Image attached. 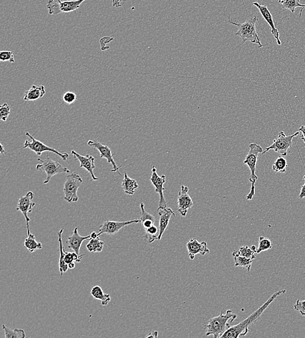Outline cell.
I'll return each instance as SVG.
<instances>
[{
	"label": "cell",
	"instance_id": "1",
	"mask_svg": "<svg viewBox=\"0 0 305 338\" xmlns=\"http://www.w3.org/2000/svg\"><path fill=\"white\" fill-rule=\"evenodd\" d=\"M286 289L280 290V291L276 292L274 295L272 296L257 311L253 312L250 316L246 318L244 321H241L240 323L237 324L234 326H231L228 331L225 333L224 335L221 337L223 338H238L240 337H245L247 335L249 331V327L250 326L254 324L255 322L258 321L260 319L262 314L266 311L271 305L277 297L282 295L286 293Z\"/></svg>",
	"mask_w": 305,
	"mask_h": 338
},
{
	"label": "cell",
	"instance_id": "2",
	"mask_svg": "<svg viewBox=\"0 0 305 338\" xmlns=\"http://www.w3.org/2000/svg\"><path fill=\"white\" fill-rule=\"evenodd\" d=\"M221 311L220 315L209 320L208 325L204 326L206 337L213 336L215 338H221L231 327L229 321L232 323L237 318L236 314L233 313L230 310H228L225 313Z\"/></svg>",
	"mask_w": 305,
	"mask_h": 338
},
{
	"label": "cell",
	"instance_id": "3",
	"mask_svg": "<svg viewBox=\"0 0 305 338\" xmlns=\"http://www.w3.org/2000/svg\"><path fill=\"white\" fill-rule=\"evenodd\" d=\"M257 21H258V18L256 16L249 18L245 23L241 24L233 22L230 17H229V23L238 26V30L235 33V35L242 38L243 44L249 41L251 43L257 44L259 48H262L264 45L261 43L260 37L257 33L256 27Z\"/></svg>",
	"mask_w": 305,
	"mask_h": 338
},
{
	"label": "cell",
	"instance_id": "4",
	"mask_svg": "<svg viewBox=\"0 0 305 338\" xmlns=\"http://www.w3.org/2000/svg\"><path fill=\"white\" fill-rule=\"evenodd\" d=\"M263 151L262 147L258 144L251 143L249 145V151L244 161L251 171L249 181L251 183V189L250 193L247 196V200H252L255 195V183L258 180V177L256 175L257 159L259 154H262Z\"/></svg>",
	"mask_w": 305,
	"mask_h": 338
},
{
	"label": "cell",
	"instance_id": "5",
	"mask_svg": "<svg viewBox=\"0 0 305 338\" xmlns=\"http://www.w3.org/2000/svg\"><path fill=\"white\" fill-rule=\"evenodd\" d=\"M82 183L83 180L78 174L72 173L68 175L63 186L64 199L69 203L78 201L77 191Z\"/></svg>",
	"mask_w": 305,
	"mask_h": 338
},
{
	"label": "cell",
	"instance_id": "6",
	"mask_svg": "<svg viewBox=\"0 0 305 338\" xmlns=\"http://www.w3.org/2000/svg\"><path fill=\"white\" fill-rule=\"evenodd\" d=\"M86 0H49L47 7L51 15H59L61 13H70L78 9L81 4Z\"/></svg>",
	"mask_w": 305,
	"mask_h": 338
},
{
	"label": "cell",
	"instance_id": "7",
	"mask_svg": "<svg viewBox=\"0 0 305 338\" xmlns=\"http://www.w3.org/2000/svg\"><path fill=\"white\" fill-rule=\"evenodd\" d=\"M37 159L41 163L36 166V169L44 171L47 174V179L44 181L45 184L49 183L51 178L57 174L69 173L71 172L67 167L61 165L58 162L51 159L49 155H48L45 159H42L41 158H37Z\"/></svg>",
	"mask_w": 305,
	"mask_h": 338
},
{
	"label": "cell",
	"instance_id": "8",
	"mask_svg": "<svg viewBox=\"0 0 305 338\" xmlns=\"http://www.w3.org/2000/svg\"><path fill=\"white\" fill-rule=\"evenodd\" d=\"M300 132L298 131L292 135H286L284 131H281L279 133L278 137L274 140L272 145L269 146L263 151L262 155H264L267 152L274 151L282 156H286L288 155V149L292 147L293 145V139L300 135Z\"/></svg>",
	"mask_w": 305,
	"mask_h": 338
},
{
	"label": "cell",
	"instance_id": "9",
	"mask_svg": "<svg viewBox=\"0 0 305 338\" xmlns=\"http://www.w3.org/2000/svg\"><path fill=\"white\" fill-rule=\"evenodd\" d=\"M25 135L30 138L31 141L30 142L28 140H26L25 141V145H24L23 149H29L32 151H33L38 156H41L42 154L45 153V152L53 153L55 154V155H58L63 161H67L68 158L69 157V154L59 153L56 149L50 147L49 146L45 145V144L42 143L41 141H39V140L35 139L29 132H26Z\"/></svg>",
	"mask_w": 305,
	"mask_h": 338
},
{
	"label": "cell",
	"instance_id": "10",
	"mask_svg": "<svg viewBox=\"0 0 305 338\" xmlns=\"http://www.w3.org/2000/svg\"><path fill=\"white\" fill-rule=\"evenodd\" d=\"M34 197H35V195L33 192H28L26 195L20 198L17 208V211H21V213L25 216V222H26L27 235H28L31 234L30 229H29L30 218L29 217L28 213L33 211V207L36 205L35 203L32 202Z\"/></svg>",
	"mask_w": 305,
	"mask_h": 338
},
{
	"label": "cell",
	"instance_id": "11",
	"mask_svg": "<svg viewBox=\"0 0 305 338\" xmlns=\"http://www.w3.org/2000/svg\"><path fill=\"white\" fill-rule=\"evenodd\" d=\"M151 182L155 187V191L159 195V207L157 209L167 208V203L163 194L165 190L163 185L166 182V177L165 175L161 176V177L159 176L157 173V169L155 166L152 167Z\"/></svg>",
	"mask_w": 305,
	"mask_h": 338
},
{
	"label": "cell",
	"instance_id": "12",
	"mask_svg": "<svg viewBox=\"0 0 305 338\" xmlns=\"http://www.w3.org/2000/svg\"><path fill=\"white\" fill-rule=\"evenodd\" d=\"M141 220H132V221L118 222L107 221L102 224L99 227V235L105 234L109 235H115L123 229L124 227L131 224L140 223Z\"/></svg>",
	"mask_w": 305,
	"mask_h": 338
},
{
	"label": "cell",
	"instance_id": "13",
	"mask_svg": "<svg viewBox=\"0 0 305 338\" xmlns=\"http://www.w3.org/2000/svg\"><path fill=\"white\" fill-rule=\"evenodd\" d=\"M87 145L90 147L98 150L100 154H101V158L102 159L105 158L109 163H111L112 165L113 169L111 170V172H113V173L119 172L121 167H119L117 163H115V160L113 159L112 151H111V149L108 146L103 145V144L100 143L99 141H93V140H89Z\"/></svg>",
	"mask_w": 305,
	"mask_h": 338
},
{
	"label": "cell",
	"instance_id": "14",
	"mask_svg": "<svg viewBox=\"0 0 305 338\" xmlns=\"http://www.w3.org/2000/svg\"><path fill=\"white\" fill-rule=\"evenodd\" d=\"M189 188L182 185L178 197V210L182 217L186 216L189 209L193 207V202L188 194Z\"/></svg>",
	"mask_w": 305,
	"mask_h": 338
},
{
	"label": "cell",
	"instance_id": "15",
	"mask_svg": "<svg viewBox=\"0 0 305 338\" xmlns=\"http://www.w3.org/2000/svg\"><path fill=\"white\" fill-rule=\"evenodd\" d=\"M253 5L256 6V7L258 8L259 11H260L261 15H262L265 21L270 25L271 29H272V33L273 35L274 36L275 39H276L277 45H282V43H281L280 40L279 32L276 26L275 25L274 19H273V16L272 13H270V10L267 7V6L262 5L261 4L259 3L258 2H253Z\"/></svg>",
	"mask_w": 305,
	"mask_h": 338
},
{
	"label": "cell",
	"instance_id": "16",
	"mask_svg": "<svg viewBox=\"0 0 305 338\" xmlns=\"http://www.w3.org/2000/svg\"><path fill=\"white\" fill-rule=\"evenodd\" d=\"M72 155L75 157L76 160L80 163V168L86 169L87 172L90 174L93 181H97L99 179L94 174V169H95V158L93 156L87 155L83 156L79 155L75 151H71Z\"/></svg>",
	"mask_w": 305,
	"mask_h": 338
},
{
	"label": "cell",
	"instance_id": "17",
	"mask_svg": "<svg viewBox=\"0 0 305 338\" xmlns=\"http://www.w3.org/2000/svg\"><path fill=\"white\" fill-rule=\"evenodd\" d=\"M187 249L188 251L189 259L191 260H194L195 255L198 254L204 256L210 253L206 242H199L195 238H192L187 242Z\"/></svg>",
	"mask_w": 305,
	"mask_h": 338
},
{
	"label": "cell",
	"instance_id": "18",
	"mask_svg": "<svg viewBox=\"0 0 305 338\" xmlns=\"http://www.w3.org/2000/svg\"><path fill=\"white\" fill-rule=\"evenodd\" d=\"M90 235L87 236H81L79 235L78 229L75 228L71 236L67 238L66 244L69 249L73 250L77 255H79L80 248L83 241L87 239H90Z\"/></svg>",
	"mask_w": 305,
	"mask_h": 338
},
{
	"label": "cell",
	"instance_id": "19",
	"mask_svg": "<svg viewBox=\"0 0 305 338\" xmlns=\"http://www.w3.org/2000/svg\"><path fill=\"white\" fill-rule=\"evenodd\" d=\"M157 212H158L159 216L158 240H161L163 234L166 231L167 226H168L169 221H170L171 216H175V211H173L170 208H161V209H157Z\"/></svg>",
	"mask_w": 305,
	"mask_h": 338
},
{
	"label": "cell",
	"instance_id": "20",
	"mask_svg": "<svg viewBox=\"0 0 305 338\" xmlns=\"http://www.w3.org/2000/svg\"><path fill=\"white\" fill-rule=\"evenodd\" d=\"M46 90L45 86L34 85L30 89L25 92L24 96L25 101H35L44 97L45 95Z\"/></svg>",
	"mask_w": 305,
	"mask_h": 338
},
{
	"label": "cell",
	"instance_id": "21",
	"mask_svg": "<svg viewBox=\"0 0 305 338\" xmlns=\"http://www.w3.org/2000/svg\"><path fill=\"white\" fill-rule=\"evenodd\" d=\"M64 232V228L61 229L60 231L57 233V236H58V241L59 244V250H60V257H59V271L61 273V277H63V274L67 271L69 269L67 263L65 261V248L63 245V233Z\"/></svg>",
	"mask_w": 305,
	"mask_h": 338
},
{
	"label": "cell",
	"instance_id": "22",
	"mask_svg": "<svg viewBox=\"0 0 305 338\" xmlns=\"http://www.w3.org/2000/svg\"><path fill=\"white\" fill-rule=\"evenodd\" d=\"M122 187L126 194L129 195H134L135 190L139 187L138 183L135 180L131 179L127 173H125L122 182Z\"/></svg>",
	"mask_w": 305,
	"mask_h": 338
},
{
	"label": "cell",
	"instance_id": "23",
	"mask_svg": "<svg viewBox=\"0 0 305 338\" xmlns=\"http://www.w3.org/2000/svg\"><path fill=\"white\" fill-rule=\"evenodd\" d=\"M91 294L95 299L101 301L102 305L103 306H107L111 301L110 295L104 293L101 286H93L91 289Z\"/></svg>",
	"mask_w": 305,
	"mask_h": 338
},
{
	"label": "cell",
	"instance_id": "24",
	"mask_svg": "<svg viewBox=\"0 0 305 338\" xmlns=\"http://www.w3.org/2000/svg\"><path fill=\"white\" fill-rule=\"evenodd\" d=\"M140 208L141 210L140 219L141 223H142L143 227L145 230L149 229V228L154 225L155 222L154 216L146 211V210L145 209L144 204L141 203Z\"/></svg>",
	"mask_w": 305,
	"mask_h": 338
},
{
	"label": "cell",
	"instance_id": "25",
	"mask_svg": "<svg viewBox=\"0 0 305 338\" xmlns=\"http://www.w3.org/2000/svg\"><path fill=\"white\" fill-rule=\"evenodd\" d=\"M300 1V0H279V3L282 4L283 9L290 10L292 13H294L297 7H302L300 14V17H302V11L305 8V5L301 3Z\"/></svg>",
	"mask_w": 305,
	"mask_h": 338
},
{
	"label": "cell",
	"instance_id": "26",
	"mask_svg": "<svg viewBox=\"0 0 305 338\" xmlns=\"http://www.w3.org/2000/svg\"><path fill=\"white\" fill-rule=\"evenodd\" d=\"M232 256L234 257L235 266L236 267H244L247 269L249 272L250 271L251 265H252L253 261V259L242 257V256L239 255L236 251L232 253Z\"/></svg>",
	"mask_w": 305,
	"mask_h": 338
},
{
	"label": "cell",
	"instance_id": "27",
	"mask_svg": "<svg viewBox=\"0 0 305 338\" xmlns=\"http://www.w3.org/2000/svg\"><path fill=\"white\" fill-rule=\"evenodd\" d=\"M25 247L30 253H33L37 250L43 249V246L41 243L37 241L35 236L31 233L28 235V237L25 239Z\"/></svg>",
	"mask_w": 305,
	"mask_h": 338
},
{
	"label": "cell",
	"instance_id": "28",
	"mask_svg": "<svg viewBox=\"0 0 305 338\" xmlns=\"http://www.w3.org/2000/svg\"><path fill=\"white\" fill-rule=\"evenodd\" d=\"M65 261L69 266V269H73L75 267V263H79L81 262V259L84 257L85 255L79 256L75 253H69V252L65 251Z\"/></svg>",
	"mask_w": 305,
	"mask_h": 338
},
{
	"label": "cell",
	"instance_id": "29",
	"mask_svg": "<svg viewBox=\"0 0 305 338\" xmlns=\"http://www.w3.org/2000/svg\"><path fill=\"white\" fill-rule=\"evenodd\" d=\"M103 247H104V243L101 241L100 237L96 239H90V241L86 245L87 250L90 253H101L102 251Z\"/></svg>",
	"mask_w": 305,
	"mask_h": 338
},
{
	"label": "cell",
	"instance_id": "30",
	"mask_svg": "<svg viewBox=\"0 0 305 338\" xmlns=\"http://www.w3.org/2000/svg\"><path fill=\"white\" fill-rule=\"evenodd\" d=\"M2 327L5 332V338H25L26 337V334L23 329L12 330L5 325H2Z\"/></svg>",
	"mask_w": 305,
	"mask_h": 338
},
{
	"label": "cell",
	"instance_id": "31",
	"mask_svg": "<svg viewBox=\"0 0 305 338\" xmlns=\"http://www.w3.org/2000/svg\"><path fill=\"white\" fill-rule=\"evenodd\" d=\"M288 167L287 160L282 156L277 157L274 163L273 164L272 169L276 173H284L286 172V168Z\"/></svg>",
	"mask_w": 305,
	"mask_h": 338
},
{
	"label": "cell",
	"instance_id": "32",
	"mask_svg": "<svg viewBox=\"0 0 305 338\" xmlns=\"http://www.w3.org/2000/svg\"><path fill=\"white\" fill-rule=\"evenodd\" d=\"M146 235H145V241L149 243H152L156 239H158L159 229L155 225L145 230Z\"/></svg>",
	"mask_w": 305,
	"mask_h": 338
},
{
	"label": "cell",
	"instance_id": "33",
	"mask_svg": "<svg viewBox=\"0 0 305 338\" xmlns=\"http://www.w3.org/2000/svg\"><path fill=\"white\" fill-rule=\"evenodd\" d=\"M273 243L269 238L260 237L259 238L258 247L256 249V253L260 254L263 251H268L272 249Z\"/></svg>",
	"mask_w": 305,
	"mask_h": 338
},
{
	"label": "cell",
	"instance_id": "34",
	"mask_svg": "<svg viewBox=\"0 0 305 338\" xmlns=\"http://www.w3.org/2000/svg\"><path fill=\"white\" fill-rule=\"evenodd\" d=\"M236 252L239 255L242 256V257H246L247 259L253 260L256 259V257H255L254 255V253H256V252H255L252 248L249 247L248 246H243V247H240L239 251Z\"/></svg>",
	"mask_w": 305,
	"mask_h": 338
},
{
	"label": "cell",
	"instance_id": "35",
	"mask_svg": "<svg viewBox=\"0 0 305 338\" xmlns=\"http://www.w3.org/2000/svg\"><path fill=\"white\" fill-rule=\"evenodd\" d=\"M11 114V107L7 103H4L0 106V119L2 121H7Z\"/></svg>",
	"mask_w": 305,
	"mask_h": 338
},
{
	"label": "cell",
	"instance_id": "36",
	"mask_svg": "<svg viewBox=\"0 0 305 338\" xmlns=\"http://www.w3.org/2000/svg\"><path fill=\"white\" fill-rule=\"evenodd\" d=\"M0 61L1 62L9 61L11 63H15V56L13 52L1 51L0 52Z\"/></svg>",
	"mask_w": 305,
	"mask_h": 338
},
{
	"label": "cell",
	"instance_id": "37",
	"mask_svg": "<svg viewBox=\"0 0 305 338\" xmlns=\"http://www.w3.org/2000/svg\"><path fill=\"white\" fill-rule=\"evenodd\" d=\"M77 99V96L75 93L71 91L66 92L63 96V101L64 103L68 104V105H71L75 103Z\"/></svg>",
	"mask_w": 305,
	"mask_h": 338
},
{
	"label": "cell",
	"instance_id": "38",
	"mask_svg": "<svg viewBox=\"0 0 305 338\" xmlns=\"http://www.w3.org/2000/svg\"><path fill=\"white\" fill-rule=\"evenodd\" d=\"M294 309L300 312V313L302 315L305 316V300L304 301H300L298 300L296 305H294Z\"/></svg>",
	"mask_w": 305,
	"mask_h": 338
},
{
	"label": "cell",
	"instance_id": "39",
	"mask_svg": "<svg viewBox=\"0 0 305 338\" xmlns=\"http://www.w3.org/2000/svg\"><path fill=\"white\" fill-rule=\"evenodd\" d=\"M112 40H113V37H105L102 38L101 41H100L102 51H106V50H108L109 47L106 46V44L111 43Z\"/></svg>",
	"mask_w": 305,
	"mask_h": 338
},
{
	"label": "cell",
	"instance_id": "40",
	"mask_svg": "<svg viewBox=\"0 0 305 338\" xmlns=\"http://www.w3.org/2000/svg\"><path fill=\"white\" fill-rule=\"evenodd\" d=\"M125 0H113V5L115 7H120Z\"/></svg>",
	"mask_w": 305,
	"mask_h": 338
},
{
	"label": "cell",
	"instance_id": "41",
	"mask_svg": "<svg viewBox=\"0 0 305 338\" xmlns=\"http://www.w3.org/2000/svg\"><path fill=\"white\" fill-rule=\"evenodd\" d=\"M304 185L302 187V190H301L300 195H299V199H303L305 198V175L304 176Z\"/></svg>",
	"mask_w": 305,
	"mask_h": 338
},
{
	"label": "cell",
	"instance_id": "42",
	"mask_svg": "<svg viewBox=\"0 0 305 338\" xmlns=\"http://www.w3.org/2000/svg\"><path fill=\"white\" fill-rule=\"evenodd\" d=\"M299 131L302 133L301 139H302V141H304L305 144V126H301V127L299 129Z\"/></svg>",
	"mask_w": 305,
	"mask_h": 338
},
{
	"label": "cell",
	"instance_id": "43",
	"mask_svg": "<svg viewBox=\"0 0 305 338\" xmlns=\"http://www.w3.org/2000/svg\"><path fill=\"white\" fill-rule=\"evenodd\" d=\"M158 337V332L154 331L153 333L149 334L148 336H147L146 338H156Z\"/></svg>",
	"mask_w": 305,
	"mask_h": 338
},
{
	"label": "cell",
	"instance_id": "44",
	"mask_svg": "<svg viewBox=\"0 0 305 338\" xmlns=\"http://www.w3.org/2000/svg\"><path fill=\"white\" fill-rule=\"evenodd\" d=\"M91 239H96V238L100 237L99 234H97L96 232H93L90 234Z\"/></svg>",
	"mask_w": 305,
	"mask_h": 338
},
{
	"label": "cell",
	"instance_id": "45",
	"mask_svg": "<svg viewBox=\"0 0 305 338\" xmlns=\"http://www.w3.org/2000/svg\"><path fill=\"white\" fill-rule=\"evenodd\" d=\"M0 148H1V149H0V153H1V155H3V154L5 153V150L4 149L3 146L1 144H0Z\"/></svg>",
	"mask_w": 305,
	"mask_h": 338
}]
</instances>
